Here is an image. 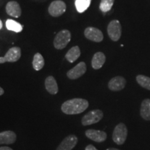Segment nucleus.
Wrapping results in <instances>:
<instances>
[{"mask_svg": "<svg viewBox=\"0 0 150 150\" xmlns=\"http://www.w3.org/2000/svg\"><path fill=\"white\" fill-rule=\"evenodd\" d=\"M0 150H13L9 147H0Z\"/></svg>", "mask_w": 150, "mask_h": 150, "instance_id": "nucleus-25", "label": "nucleus"}, {"mask_svg": "<svg viewBox=\"0 0 150 150\" xmlns=\"http://www.w3.org/2000/svg\"><path fill=\"white\" fill-rule=\"evenodd\" d=\"M115 0H101L99 8L102 12L106 13L111 10Z\"/></svg>", "mask_w": 150, "mask_h": 150, "instance_id": "nucleus-23", "label": "nucleus"}, {"mask_svg": "<svg viewBox=\"0 0 150 150\" xmlns=\"http://www.w3.org/2000/svg\"><path fill=\"white\" fill-rule=\"evenodd\" d=\"M81 56V50L78 46L73 47L65 54V59L70 63H74Z\"/></svg>", "mask_w": 150, "mask_h": 150, "instance_id": "nucleus-18", "label": "nucleus"}, {"mask_svg": "<svg viewBox=\"0 0 150 150\" xmlns=\"http://www.w3.org/2000/svg\"><path fill=\"white\" fill-rule=\"evenodd\" d=\"M86 70H87V67H86V63L84 62H80L76 66L67 72V76L72 80L77 79L85 74Z\"/></svg>", "mask_w": 150, "mask_h": 150, "instance_id": "nucleus-8", "label": "nucleus"}, {"mask_svg": "<svg viewBox=\"0 0 150 150\" xmlns=\"http://www.w3.org/2000/svg\"><path fill=\"white\" fill-rule=\"evenodd\" d=\"M6 11L8 16L13 18H19L22 14L20 6L17 1H11L6 6Z\"/></svg>", "mask_w": 150, "mask_h": 150, "instance_id": "nucleus-13", "label": "nucleus"}, {"mask_svg": "<svg viewBox=\"0 0 150 150\" xmlns=\"http://www.w3.org/2000/svg\"><path fill=\"white\" fill-rule=\"evenodd\" d=\"M85 134L86 137L96 142H104L107 138V134L106 132L100 130L95 129H88L86 131Z\"/></svg>", "mask_w": 150, "mask_h": 150, "instance_id": "nucleus-12", "label": "nucleus"}, {"mask_svg": "<svg viewBox=\"0 0 150 150\" xmlns=\"http://www.w3.org/2000/svg\"><path fill=\"white\" fill-rule=\"evenodd\" d=\"M17 136L14 131H5L0 133V145H11L16 141Z\"/></svg>", "mask_w": 150, "mask_h": 150, "instance_id": "nucleus-14", "label": "nucleus"}, {"mask_svg": "<svg viewBox=\"0 0 150 150\" xmlns=\"http://www.w3.org/2000/svg\"><path fill=\"white\" fill-rule=\"evenodd\" d=\"M127 81L123 76H117L112 78L108 83V87L111 91L117 92L123 90L126 86Z\"/></svg>", "mask_w": 150, "mask_h": 150, "instance_id": "nucleus-10", "label": "nucleus"}, {"mask_svg": "<svg viewBox=\"0 0 150 150\" xmlns=\"http://www.w3.org/2000/svg\"><path fill=\"white\" fill-rule=\"evenodd\" d=\"M104 117V112L99 109L91 110L82 117L81 124L83 126H88L99 122Z\"/></svg>", "mask_w": 150, "mask_h": 150, "instance_id": "nucleus-4", "label": "nucleus"}, {"mask_svg": "<svg viewBox=\"0 0 150 150\" xmlns=\"http://www.w3.org/2000/svg\"><path fill=\"white\" fill-rule=\"evenodd\" d=\"M71 40V33L68 30L64 29L56 34L54 40V46L56 50H63L66 47Z\"/></svg>", "mask_w": 150, "mask_h": 150, "instance_id": "nucleus-3", "label": "nucleus"}, {"mask_svg": "<svg viewBox=\"0 0 150 150\" xmlns=\"http://www.w3.org/2000/svg\"><path fill=\"white\" fill-rule=\"evenodd\" d=\"M21 57V49L18 47H13L8 50L4 57H0V64L8 63H15L17 62Z\"/></svg>", "mask_w": 150, "mask_h": 150, "instance_id": "nucleus-6", "label": "nucleus"}, {"mask_svg": "<svg viewBox=\"0 0 150 150\" xmlns=\"http://www.w3.org/2000/svg\"><path fill=\"white\" fill-rule=\"evenodd\" d=\"M6 26L7 29L9 30V31H14V32L16 33H20L22 31V25H21L20 23H18V22L15 21L13 20H11V19H8V20H6Z\"/></svg>", "mask_w": 150, "mask_h": 150, "instance_id": "nucleus-20", "label": "nucleus"}, {"mask_svg": "<svg viewBox=\"0 0 150 150\" xmlns=\"http://www.w3.org/2000/svg\"><path fill=\"white\" fill-rule=\"evenodd\" d=\"M127 135H128V129L125 124L120 122L116 125L112 132V138L113 142L118 145H122L126 141Z\"/></svg>", "mask_w": 150, "mask_h": 150, "instance_id": "nucleus-2", "label": "nucleus"}, {"mask_svg": "<svg viewBox=\"0 0 150 150\" xmlns=\"http://www.w3.org/2000/svg\"><path fill=\"white\" fill-rule=\"evenodd\" d=\"M85 37L88 40L95 42H102L104 39V35L100 30L95 27H87L84 31Z\"/></svg>", "mask_w": 150, "mask_h": 150, "instance_id": "nucleus-9", "label": "nucleus"}, {"mask_svg": "<svg viewBox=\"0 0 150 150\" xmlns=\"http://www.w3.org/2000/svg\"><path fill=\"white\" fill-rule=\"evenodd\" d=\"M106 150H120V149H116V148H114V147H110V148H108V149H106Z\"/></svg>", "mask_w": 150, "mask_h": 150, "instance_id": "nucleus-27", "label": "nucleus"}, {"mask_svg": "<svg viewBox=\"0 0 150 150\" xmlns=\"http://www.w3.org/2000/svg\"><path fill=\"white\" fill-rule=\"evenodd\" d=\"M85 150H98L97 149L95 146H93V145H88V146H86Z\"/></svg>", "mask_w": 150, "mask_h": 150, "instance_id": "nucleus-24", "label": "nucleus"}, {"mask_svg": "<svg viewBox=\"0 0 150 150\" xmlns=\"http://www.w3.org/2000/svg\"><path fill=\"white\" fill-rule=\"evenodd\" d=\"M78 142V138L74 134H70L65 137L56 150H72Z\"/></svg>", "mask_w": 150, "mask_h": 150, "instance_id": "nucleus-11", "label": "nucleus"}, {"mask_svg": "<svg viewBox=\"0 0 150 150\" xmlns=\"http://www.w3.org/2000/svg\"><path fill=\"white\" fill-rule=\"evenodd\" d=\"M66 11V4L61 0L52 1L49 6L48 11L53 17H59L63 15Z\"/></svg>", "mask_w": 150, "mask_h": 150, "instance_id": "nucleus-7", "label": "nucleus"}, {"mask_svg": "<svg viewBox=\"0 0 150 150\" xmlns=\"http://www.w3.org/2000/svg\"><path fill=\"white\" fill-rule=\"evenodd\" d=\"M106 61V56L103 52H99L94 54L93 59H92V67L95 70H99L102 68L103 65Z\"/></svg>", "mask_w": 150, "mask_h": 150, "instance_id": "nucleus-15", "label": "nucleus"}, {"mask_svg": "<svg viewBox=\"0 0 150 150\" xmlns=\"http://www.w3.org/2000/svg\"><path fill=\"white\" fill-rule=\"evenodd\" d=\"M4 91L2 88L0 87V96H1V95H4Z\"/></svg>", "mask_w": 150, "mask_h": 150, "instance_id": "nucleus-26", "label": "nucleus"}, {"mask_svg": "<svg viewBox=\"0 0 150 150\" xmlns=\"http://www.w3.org/2000/svg\"><path fill=\"white\" fill-rule=\"evenodd\" d=\"M33 67L35 70L39 71L44 67L45 60L43 56L40 53H36L33 59Z\"/></svg>", "mask_w": 150, "mask_h": 150, "instance_id": "nucleus-19", "label": "nucleus"}, {"mask_svg": "<svg viewBox=\"0 0 150 150\" xmlns=\"http://www.w3.org/2000/svg\"><path fill=\"white\" fill-rule=\"evenodd\" d=\"M89 103L86 99L74 98L65 101L61 105V110L67 115L80 114L88 108Z\"/></svg>", "mask_w": 150, "mask_h": 150, "instance_id": "nucleus-1", "label": "nucleus"}, {"mask_svg": "<svg viewBox=\"0 0 150 150\" xmlns=\"http://www.w3.org/2000/svg\"><path fill=\"white\" fill-rule=\"evenodd\" d=\"M107 32L109 38L112 41L119 40L122 35V27L120 22L117 20L110 22L107 27Z\"/></svg>", "mask_w": 150, "mask_h": 150, "instance_id": "nucleus-5", "label": "nucleus"}, {"mask_svg": "<svg viewBox=\"0 0 150 150\" xmlns=\"http://www.w3.org/2000/svg\"><path fill=\"white\" fill-rule=\"evenodd\" d=\"M136 81L141 87L150 91V77L139 74L136 76Z\"/></svg>", "mask_w": 150, "mask_h": 150, "instance_id": "nucleus-22", "label": "nucleus"}, {"mask_svg": "<svg viewBox=\"0 0 150 150\" xmlns=\"http://www.w3.org/2000/svg\"><path fill=\"white\" fill-rule=\"evenodd\" d=\"M140 114L142 119L150 121V99H145L142 100L140 106Z\"/></svg>", "mask_w": 150, "mask_h": 150, "instance_id": "nucleus-17", "label": "nucleus"}, {"mask_svg": "<svg viewBox=\"0 0 150 150\" xmlns=\"http://www.w3.org/2000/svg\"><path fill=\"white\" fill-rule=\"evenodd\" d=\"M45 86L47 91L51 95H56L59 92V86L55 78L52 76H49L46 78Z\"/></svg>", "mask_w": 150, "mask_h": 150, "instance_id": "nucleus-16", "label": "nucleus"}, {"mask_svg": "<svg viewBox=\"0 0 150 150\" xmlns=\"http://www.w3.org/2000/svg\"><path fill=\"white\" fill-rule=\"evenodd\" d=\"M91 3V0H76L75 6L79 13H81L88 8Z\"/></svg>", "mask_w": 150, "mask_h": 150, "instance_id": "nucleus-21", "label": "nucleus"}, {"mask_svg": "<svg viewBox=\"0 0 150 150\" xmlns=\"http://www.w3.org/2000/svg\"><path fill=\"white\" fill-rule=\"evenodd\" d=\"M3 27V24H2V22H1V20H0V30L2 29Z\"/></svg>", "mask_w": 150, "mask_h": 150, "instance_id": "nucleus-28", "label": "nucleus"}]
</instances>
